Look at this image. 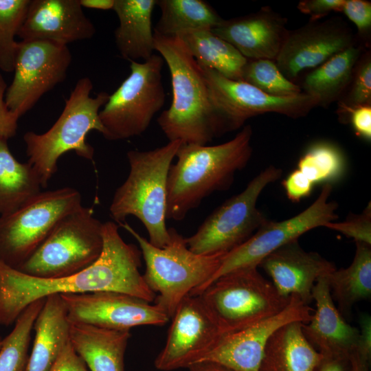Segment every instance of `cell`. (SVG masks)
I'll use <instances>...</instances> for the list:
<instances>
[{"instance_id": "cell-28", "label": "cell", "mask_w": 371, "mask_h": 371, "mask_svg": "<svg viewBox=\"0 0 371 371\" xmlns=\"http://www.w3.org/2000/svg\"><path fill=\"white\" fill-rule=\"evenodd\" d=\"M361 53V47L355 45L313 69L304 80V93L317 106H327L337 100L351 83Z\"/></svg>"}, {"instance_id": "cell-36", "label": "cell", "mask_w": 371, "mask_h": 371, "mask_svg": "<svg viewBox=\"0 0 371 371\" xmlns=\"http://www.w3.org/2000/svg\"><path fill=\"white\" fill-rule=\"evenodd\" d=\"M352 87L340 106L354 107L371 103V58L366 54L359 59L352 78Z\"/></svg>"}, {"instance_id": "cell-33", "label": "cell", "mask_w": 371, "mask_h": 371, "mask_svg": "<svg viewBox=\"0 0 371 371\" xmlns=\"http://www.w3.org/2000/svg\"><path fill=\"white\" fill-rule=\"evenodd\" d=\"M45 300L40 299L28 305L16 319L12 331L2 339L0 371L24 370L34 324Z\"/></svg>"}, {"instance_id": "cell-10", "label": "cell", "mask_w": 371, "mask_h": 371, "mask_svg": "<svg viewBox=\"0 0 371 371\" xmlns=\"http://www.w3.org/2000/svg\"><path fill=\"white\" fill-rule=\"evenodd\" d=\"M282 175L270 166L257 175L239 194L215 209L197 231L186 238L188 247L199 255L227 254L245 243L267 221L257 207L263 190Z\"/></svg>"}, {"instance_id": "cell-43", "label": "cell", "mask_w": 371, "mask_h": 371, "mask_svg": "<svg viewBox=\"0 0 371 371\" xmlns=\"http://www.w3.org/2000/svg\"><path fill=\"white\" fill-rule=\"evenodd\" d=\"M359 337L357 350L368 359L371 352V317L367 313L359 317Z\"/></svg>"}, {"instance_id": "cell-13", "label": "cell", "mask_w": 371, "mask_h": 371, "mask_svg": "<svg viewBox=\"0 0 371 371\" xmlns=\"http://www.w3.org/2000/svg\"><path fill=\"white\" fill-rule=\"evenodd\" d=\"M71 62L67 45L45 41L19 42L14 76L5 94L8 109L19 117L25 114L65 80Z\"/></svg>"}, {"instance_id": "cell-1", "label": "cell", "mask_w": 371, "mask_h": 371, "mask_svg": "<svg viewBox=\"0 0 371 371\" xmlns=\"http://www.w3.org/2000/svg\"><path fill=\"white\" fill-rule=\"evenodd\" d=\"M104 245L99 258L70 276L42 278L27 275L0 261V325L14 324L33 302L54 294L115 291L153 302L156 294L139 271L142 254L121 237L118 225L103 223Z\"/></svg>"}, {"instance_id": "cell-26", "label": "cell", "mask_w": 371, "mask_h": 371, "mask_svg": "<svg viewBox=\"0 0 371 371\" xmlns=\"http://www.w3.org/2000/svg\"><path fill=\"white\" fill-rule=\"evenodd\" d=\"M302 326L290 322L271 336L260 371H314L322 355L307 341Z\"/></svg>"}, {"instance_id": "cell-23", "label": "cell", "mask_w": 371, "mask_h": 371, "mask_svg": "<svg viewBox=\"0 0 371 371\" xmlns=\"http://www.w3.org/2000/svg\"><path fill=\"white\" fill-rule=\"evenodd\" d=\"M131 336L128 330L70 322V342L90 371H124Z\"/></svg>"}, {"instance_id": "cell-11", "label": "cell", "mask_w": 371, "mask_h": 371, "mask_svg": "<svg viewBox=\"0 0 371 371\" xmlns=\"http://www.w3.org/2000/svg\"><path fill=\"white\" fill-rule=\"evenodd\" d=\"M82 205L80 192L65 187L41 191L16 210L0 216V261L18 269L56 223Z\"/></svg>"}, {"instance_id": "cell-29", "label": "cell", "mask_w": 371, "mask_h": 371, "mask_svg": "<svg viewBox=\"0 0 371 371\" xmlns=\"http://www.w3.org/2000/svg\"><path fill=\"white\" fill-rule=\"evenodd\" d=\"M177 36L201 67L213 69L227 78L242 80L247 59L212 30L191 31Z\"/></svg>"}, {"instance_id": "cell-30", "label": "cell", "mask_w": 371, "mask_h": 371, "mask_svg": "<svg viewBox=\"0 0 371 371\" xmlns=\"http://www.w3.org/2000/svg\"><path fill=\"white\" fill-rule=\"evenodd\" d=\"M7 141L0 137V216L19 208L42 188L32 166L17 161Z\"/></svg>"}, {"instance_id": "cell-9", "label": "cell", "mask_w": 371, "mask_h": 371, "mask_svg": "<svg viewBox=\"0 0 371 371\" xmlns=\"http://www.w3.org/2000/svg\"><path fill=\"white\" fill-rule=\"evenodd\" d=\"M164 60L153 54L143 61H131V73L100 111L108 140L141 135L163 107L166 93L162 83Z\"/></svg>"}, {"instance_id": "cell-17", "label": "cell", "mask_w": 371, "mask_h": 371, "mask_svg": "<svg viewBox=\"0 0 371 371\" xmlns=\"http://www.w3.org/2000/svg\"><path fill=\"white\" fill-rule=\"evenodd\" d=\"M313 311L297 296L291 295L289 304L280 313L223 335L200 362L216 363L234 371H260L265 347L271 336L288 323L308 322Z\"/></svg>"}, {"instance_id": "cell-32", "label": "cell", "mask_w": 371, "mask_h": 371, "mask_svg": "<svg viewBox=\"0 0 371 371\" xmlns=\"http://www.w3.org/2000/svg\"><path fill=\"white\" fill-rule=\"evenodd\" d=\"M346 168V156L339 146L329 141H317L309 145L293 170L309 186L339 180Z\"/></svg>"}, {"instance_id": "cell-44", "label": "cell", "mask_w": 371, "mask_h": 371, "mask_svg": "<svg viewBox=\"0 0 371 371\" xmlns=\"http://www.w3.org/2000/svg\"><path fill=\"white\" fill-rule=\"evenodd\" d=\"M347 357L323 355L315 368L316 371H346L344 364Z\"/></svg>"}, {"instance_id": "cell-14", "label": "cell", "mask_w": 371, "mask_h": 371, "mask_svg": "<svg viewBox=\"0 0 371 371\" xmlns=\"http://www.w3.org/2000/svg\"><path fill=\"white\" fill-rule=\"evenodd\" d=\"M171 319L165 346L155 360L161 371L200 362L225 335L199 295H187Z\"/></svg>"}, {"instance_id": "cell-39", "label": "cell", "mask_w": 371, "mask_h": 371, "mask_svg": "<svg viewBox=\"0 0 371 371\" xmlns=\"http://www.w3.org/2000/svg\"><path fill=\"white\" fill-rule=\"evenodd\" d=\"M344 112L349 115L350 121L356 135L366 140H371V105L354 107L342 106Z\"/></svg>"}, {"instance_id": "cell-16", "label": "cell", "mask_w": 371, "mask_h": 371, "mask_svg": "<svg viewBox=\"0 0 371 371\" xmlns=\"http://www.w3.org/2000/svg\"><path fill=\"white\" fill-rule=\"evenodd\" d=\"M60 295L72 322L130 330L138 326H163L170 319L155 302L126 293L97 291Z\"/></svg>"}, {"instance_id": "cell-35", "label": "cell", "mask_w": 371, "mask_h": 371, "mask_svg": "<svg viewBox=\"0 0 371 371\" xmlns=\"http://www.w3.org/2000/svg\"><path fill=\"white\" fill-rule=\"evenodd\" d=\"M242 80L275 96L289 97L302 93V89L286 78L272 60L247 59Z\"/></svg>"}, {"instance_id": "cell-21", "label": "cell", "mask_w": 371, "mask_h": 371, "mask_svg": "<svg viewBox=\"0 0 371 371\" xmlns=\"http://www.w3.org/2000/svg\"><path fill=\"white\" fill-rule=\"evenodd\" d=\"M285 18L263 8L248 15L225 20L212 31L249 60H275L286 37Z\"/></svg>"}, {"instance_id": "cell-20", "label": "cell", "mask_w": 371, "mask_h": 371, "mask_svg": "<svg viewBox=\"0 0 371 371\" xmlns=\"http://www.w3.org/2000/svg\"><path fill=\"white\" fill-rule=\"evenodd\" d=\"M258 266L281 295H296L306 305L313 301L312 291L317 279L336 269L318 253L304 250L297 240L270 253Z\"/></svg>"}, {"instance_id": "cell-46", "label": "cell", "mask_w": 371, "mask_h": 371, "mask_svg": "<svg viewBox=\"0 0 371 371\" xmlns=\"http://www.w3.org/2000/svg\"><path fill=\"white\" fill-rule=\"evenodd\" d=\"M188 369L189 371H234L220 364L208 361L195 363Z\"/></svg>"}, {"instance_id": "cell-6", "label": "cell", "mask_w": 371, "mask_h": 371, "mask_svg": "<svg viewBox=\"0 0 371 371\" xmlns=\"http://www.w3.org/2000/svg\"><path fill=\"white\" fill-rule=\"evenodd\" d=\"M137 241L146 269L143 277L157 295L153 302L170 319L188 295H199L216 272L227 254L199 255L192 251L186 238L175 228H168L170 240L157 247L126 223H119Z\"/></svg>"}, {"instance_id": "cell-40", "label": "cell", "mask_w": 371, "mask_h": 371, "mask_svg": "<svg viewBox=\"0 0 371 371\" xmlns=\"http://www.w3.org/2000/svg\"><path fill=\"white\" fill-rule=\"evenodd\" d=\"M344 0H303L300 1L297 9L309 15L311 21H318L332 12H341Z\"/></svg>"}, {"instance_id": "cell-34", "label": "cell", "mask_w": 371, "mask_h": 371, "mask_svg": "<svg viewBox=\"0 0 371 371\" xmlns=\"http://www.w3.org/2000/svg\"><path fill=\"white\" fill-rule=\"evenodd\" d=\"M31 0H0V69H14L19 42L14 39L20 30Z\"/></svg>"}, {"instance_id": "cell-47", "label": "cell", "mask_w": 371, "mask_h": 371, "mask_svg": "<svg viewBox=\"0 0 371 371\" xmlns=\"http://www.w3.org/2000/svg\"><path fill=\"white\" fill-rule=\"evenodd\" d=\"M352 359L353 371H366L365 362L368 360L357 350L350 355Z\"/></svg>"}, {"instance_id": "cell-41", "label": "cell", "mask_w": 371, "mask_h": 371, "mask_svg": "<svg viewBox=\"0 0 371 371\" xmlns=\"http://www.w3.org/2000/svg\"><path fill=\"white\" fill-rule=\"evenodd\" d=\"M7 85L0 73V137L8 139L16 133L19 117L12 113L5 102Z\"/></svg>"}, {"instance_id": "cell-12", "label": "cell", "mask_w": 371, "mask_h": 371, "mask_svg": "<svg viewBox=\"0 0 371 371\" xmlns=\"http://www.w3.org/2000/svg\"><path fill=\"white\" fill-rule=\"evenodd\" d=\"M332 190V184H324L315 201L300 213L284 221L265 222L249 239L225 256L202 291L219 277L239 268L258 267L276 249L312 229L334 221L337 218V205L330 201Z\"/></svg>"}, {"instance_id": "cell-31", "label": "cell", "mask_w": 371, "mask_h": 371, "mask_svg": "<svg viewBox=\"0 0 371 371\" xmlns=\"http://www.w3.org/2000/svg\"><path fill=\"white\" fill-rule=\"evenodd\" d=\"M156 5L160 8L161 16L154 32L164 36L212 30L223 19L203 0H157Z\"/></svg>"}, {"instance_id": "cell-37", "label": "cell", "mask_w": 371, "mask_h": 371, "mask_svg": "<svg viewBox=\"0 0 371 371\" xmlns=\"http://www.w3.org/2000/svg\"><path fill=\"white\" fill-rule=\"evenodd\" d=\"M325 227L352 238L355 242H361L371 245L370 202L361 214H351L341 222L328 223Z\"/></svg>"}, {"instance_id": "cell-25", "label": "cell", "mask_w": 371, "mask_h": 371, "mask_svg": "<svg viewBox=\"0 0 371 371\" xmlns=\"http://www.w3.org/2000/svg\"><path fill=\"white\" fill-rule=\"evenodd\" d=\"M157 0H115L119 21L114 32L116 47L128 61H143L154 54L152 16Z\"/></svg>"}, {"instance_id": "cell-48", "label": "cell", "mask_w": 371, "mask_h": 371, "mask_svg": "<svg viewBox=\"0 0 371 371\" xmlns=\"http://www.w3.org/2000/svg\"><path fill=\"white\" fill-rule=\"evenodd\" d=\"M2 338L0 337V348H1V344H2Z\"/></svg>"}, {"instance_id": "cell-8", "label": "cell", "mask_w": 371, "mask_h": 371, "mask_svg": "<svg viewBox=\"0 0 371 371\" xmlns=\"http://www.w3.org/2000/svg\"><path fill=\"white\" fill-rule=\"evenodd\" d=\"M258 267L232 271L214 280L200 294L224 335L282 311L290 297L281 295Z\"/></svg>"}, {"instance_id": "cell-22", "label": "cell", "mask_w": 371, "mask_h": 371, "mask_svg": "<svg viewBox=\"0 0 371 371\" xmlns=\"http://www.w3.org/2000/svg\"><path fill=\"white\" fill-rule=\"evenodd\" d=\"M312 298L316 309L302 326L306 339L323 355L350 357L358 348L359 330L346 322L336 307L326 276L316 281Z\"/></svg>"}, {"instance_id": "cell-18", "label": "cell", "mask_w": 371, "mask_h": 371, "mask_svg": "<svg viewBox=\"0 0 371 371\" xmlns=\"http://www.w3.org/2000/svg\"><path fill=\"white\" fill-rule=\"evenodd\" d=\"M350 27L340 20L311 21L289 32L275 62L289 80L315 69L337 54L355 45Z\"/></svg>"}, {"instance_id": "cell-27", "label": "cell", "mask_w": 371, "mask_h": 371, "mask_svg": "<svg viewBox=\"0 0 371 371\" xmlns=\"http://www.w3.org/2000/svg\"><path fill=\"white\" fill-rule=\"evenodd\" d=\"M355 243L351 264L346 268L335 269L326 276L332 297L344 318L350 315L355 304L371 296V245Z\"/></svg>"}, {"instance_id": "cell-5", "label": "cell", "mask_w": 371, "mask_h": 371, "mask_svg": "<svg viewBox=\"0 0 371 371\" xmlns=\"http://www.w3.org/2000/svg\"><path fill=\"white\" fill-rule=\"evenodd\" d=\"M93 83L88 77L79 79L54 125L45 133L28 131L23 135L28 161L38 174L42 188L57 171V162L63 154L74 150L80 157L92 160L94 149L87 142L91 131L102 135L104 130L99 117L100 108L109 95L101 91L91 95Z\"/></svg>"}, {"instance_id": "cell-45", "label": "cell", "mask_w": 371, "mask_h": 371, "mask_svg": "<svg viewBox=\"0 0 371 371\" xmlns=\"http://www.w3.org/2000/svg\"><path fill=\"white\" fill-rule=\"evenodd\" d=\"M80 3L82 7L109 10L113 9L115 0H80Z\"/></svg>"}, {"instance_id": "cell-42", "label": "cell", "mask_w": 371, "mask_h": 371, "mask_svg": "<svg viewBox=\"0 0 371 371\" xmlns=\"http://www.w3.org/2000/svg\"><path fill=\"white\" fill-rule=\"evenodd\" d=\"M49 371H89L70 340L63 348Z\"/></svg>"}, {"instance_id": "cell-15", "label": "cell", "mask_w": 371, "mask_h": 371, "mask_svg": "<svg viewBox=\"0 0 371 371\" xmlns=\"http://www.w3.org/2000/svg\"><path fill=\"white\" fill-rule=\"evenodd\" d=\"M202 69L213 102L231 131L256 115L276 113L298 118L317 106L315 100L304 92L289 97L275 96L243 80H232L213 69Z\"/></svg>"}, {"instance_id": "cell-38", "label": "cell", "mask_w": 371, "mask_h": 371, "mask_svg": "<svg viewBox=\"0 0 371 371\" xmlns=\"http://www.w3.org/2000/svg\"><path fill=\"white\" fill-rule=\"evenodd\" d=\"M341 12L356 25L359 33L368 34L371 28V3L364 0H344Z\"/></svg>"}, {"instance_id": "cell-7", "label": "cell", "mask_w": 371, "mask_h": 371, "mask_svg": "<svg viewBox=\"0 0 371 371\" xmlns=\"http://www.w3.org/2000/svg\"><path fill=\"white\" fill-rule=\"evenodd\" d=\"M103 223L81 205L63 217L36 251L16 269L34 277L72 276L93 265L104 245Z\"/></svg>"}, {"instance_id": "cell-4", "label": "cell", "mask_w": 371, "mask_h": 371, "mask_svg": "<svg viewBox=\"0 0 371 371\" xmlns=\"http://www.w3.org/2000/svg\"><path fill=\"white\" fill-rule=\"evenodd\" d=\"M181 144L176 140L153 150L128 151L129 173L115 190L109 207L118 223L131 215L138 218L148 232V240L159 248L170 238L166 225L168 175Z\"/></svg>"}, {"instance_id": "cell-3", "label": "cell", "mask_w": 371, "mask_h": 371, "mask_svg": "<svg viewBox=\"0 0 371 371\" xmlns=\"http://www.w3.org/2000/svg\"><path fill=\"white\" fill-rule=\"evenodd\" d=\"M251 137L252 128L247 125L221 144H182L168 172L166 218L181 221L205 198L229 189L251 158Z\"/></svg>"}, {"instance_id": "cell-24", "label": "cell", "mask_w": 371, "mask_h": 371, "mask_svg": "<svg viewBox=\"0 0 371 371\" xmlns=\"http://www.w3.org/2000/svg\"><path fill=\"white\" fill-rule=\"evenodd\" d=\"M66 305L60 294L45 297L33 326L34 339L23 371H49L69 341Z\"/></svg>"}, {"instance_id": "cell-2", "label": "cell", "mask_w": 371, "mask_h": 371, "mask_svg": "<svg viewBox=\"0 0 371 371\" xmlns=\"http://www.w3.org/2000/svg\"><path fill=\"white\" fill-rule=\"evenodd\" d=\"M154 48L168 66L172 102L157 119L167 139L183 144L207 145L230 131L215 106L202 67L178 36L154 32Z\"/></svg>"}, {"instance_id": "cell-19", "label": "cell", "mask_w": 371, "mask_h": 371, "mask_svg": "<svg viewBox=\"0 0 371 371\" xmlns=\"http://www.w3.org/2000/svg\"><path fill=\"white\" fill-rule=\"evenodd\" d=\"M96 32L80 0H31L17 36L21 41H45L67 45L89 39Z\"/></svg>"}]
</instances>
